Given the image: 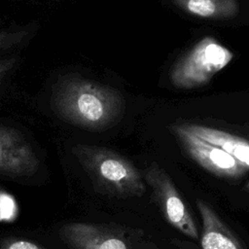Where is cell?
I'll list each match as a JSON object with an SVG mask.
<instances>
[{"label": "cell", "instance_id": "15", "mask_svg": "<svg viewBox=\"0 0 249 249\" xmlns=\"http://www.w3.org/2000/svg\"><path fill=\"white\" fill-rule=\"evenodd\" d=\"M245 190H247V191H249V182L245 185Z\"/></svg>", "mask_w": 249, "mask_h": 249}, {"label": "cell", "instance_id": "11", "mask_svg": "<svg viewBox=\"0 0 249 249\" xmlns=\"http://www.w3.org/2000/svg\"><path fill=\"white\" fill-rule=\"evenodd\" d=\"M27 34L28 32L24 30L13 31V32L1 31L0 32V51L10 49L13 46L18 44Z\"/></svg>", "mask_w": 249, "mask_h": 249}, {"label": "cell", "instance_id": "3", "mask_svg": "<svg viewBox=\"0 0 249 249\" xmlns=\"http://www.w3.org/2000/svg\"><path fill=\"white\" fill-rule=\"evenodd\" d=\"M59 236L71 249H160L142 229L116 223H69Z\"/></svg>", "mask_w": 249, "mask_h": 249}, {"label": "cell", "instance_id": "5", "mask_svg": "<svg viewBox=\"0 0 249 249\" xmlns=\"http://www.w3.org/2000/svg\"><path fill=\"white\" fill-rule=\"evenodd\" d=\"M142 174L147 187L151 189L152 199L165 221L181 233L197 240L196 224L169 174L156 162H151Z\"/></svg>", "mask_w": 249, "mask_h": 249}, {"label": "cell", "instance_id": "7", "mask_svg": "<svg viewBox=\"0 0 249 249\" xmlns=\"http://www.w3.org/2000/svg\"><path fill=\"white\" fill-rule=\"evenodd\" d=\"M39 167L32 146L18 129L0 124V175L29 177Z\"/></svg>", "mask_w": 249, "mask_h": 249}, {"label": "cell", "instance_id": "9", "mask_svg": "<svg viewBox=\"0 0 249 249\" xmlns=\"http://www.w3.org/2000/svg\"><path fill=\"white\" fill-rule=\"evenodd\" d=\"M184 127L201 138L202 140L213 144L233 157L241 164L249 169V141L230 132L217 128L199 125V124H183Z\"/></svg>", "mask_w": 249, "mask_h": 249}, {"label": "cell", "instance_id": "14", "mask_svg": "<svg viewBox=\"0 0 249 249\" xmlns=\"http://www.w3.org/2000/svg\"><path fill=\"white\" fill-rule=\"evenodd\" d=\"M8 74V72H4V73H0V85H1V83H2V81H3V79L6 77V75Z\"/></svg>", "mask_w": 249, "mask_h": 249}, {"label": "cell", "instance_id": "6", "mask_svg": "<svg viewBox=\"0 0 249 249\" xmlns=\"http://www.w3.org/2000/svg\"><path fill=\"white\" fill-rule=\"evenodd\" d=\"M170 130L189 157L211 174L227 180H238L249 171L223 149L196 136L183 124H173Z\"/></svg>", "mask_w": 249, "mask_h": 249}, {"label": "cell", "instance_id": "13", "mask_svg": "<svg viewBox=\"0 0 249 249\" xmlns=\"http://www.w3.org/2000/svg\"><path fill=\"white\" fill-rule=\"evenodd\" d=\"M16 57H9L5 59H0V73L9 72L17 63Z\"/></svg>", "mask_w": 249, "mask_h": 249}, {"label": "cell", "instance_id": "10", "mask_svg": "<svg viewBox=\"0 0 249 249\" xmlns=\"http://www.w3.org/2000/svg\"><path fill=\"white\" fill-rule=\"evenodd\" d=\"M173 4L191 15L209 19H223L238 13L236 0H172Z\"/></svg>", "mask_w": 249, "mask_h": 249}, {"label": "cell", "instance_id": "12", "mask_svg": "<svg viewBox=\"0 0 249 249\" xmlns=\"http://www.w3.org/2000/svg\"><path fill=\"white\" fill-rule=\"evenodd\" d=\"M0 249H46L45 247L25 239L6 238L0 241Z\"/></svg>", "mask_w": 249, "mask_h": 249}, {"label": "cell", "instance_id": "4", "mask_svg": "<svg viewBox=\"0 0 249 249\" xmlns=\"http://www.w3.org/2000/svg\"><path fill=\"white\" fill-rule=\"evenodd\" d=\"M233 53L212 37L199 40L172 67L170 81L179 89L203 86L232 59Z\"/></svg>", "mask_w": 249, "mask_h": 249}, {"label": "cell", "instance_id": "2", "mask_svg": "<svg viewBox=\"0 0 249 249\" xmlns=\"http://www.w3.org/2000/svg\"><path fill=\"white\" fill-rule=\"evenodd\" d=\"M72 153L100 194L121 199L141 197L147 191L142 171L124 156L105 147L77 144Z\"/></svg>", "mask_w": 249, "mask_h": 249}, {"label": "cell", "instance_id": "1", "mask_svg": "<svg viewBox=\"0 0 249 249\" xmlns=\"http://www.w3.org/2000/svg\"><path fill=\"white\" fill-rule=\"evenodd\" d=\"M50 106L60 120L88 130H103L123 117L124 99L115 89L79 75L60 76Z\"/></svg>", "mask_w": 249, "mask_h": 249}, {"label": "cell", "instance_id": "8", "mask_svg": "<svg viewBox=\"0 0 249 249\" xmlns=\"http://www.w3.org/2000/svg\"><path fill=\"white\" fill-rule=\"evenodd\" d=\"M196 205L202 225L201 249H245L236 235L205 200L197 198Z\"/></svg>", "mask_w": 249, "mask_h": 249}]
</instances>
